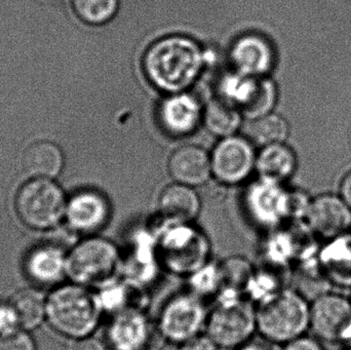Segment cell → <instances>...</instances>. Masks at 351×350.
Here are the masks:
<instances>
[{"label":"cell","instance_id":"cell-1","mask_svg":"<svg viewBox=\"0 0 351 350\" xmlns=\"http://www.w3.org/2000/svg\"><path fill=\"white\" fill-rule=\"evenodd\" d=\"M204 51L185 35L160 37L149 45L142 59L146 79L166 95L188 92L202 74Z\"/></svg>","mask_w":351,"mask_h":350},{"label":"cell","instance_id":"cell-2","mask_svg":"<svg viewBox=\"0 0 351 350\" xmlns=\"http://www.w3.org/2000/svg\"><path fill=\"white\" fill-rule=\"evenodd\" d=\"M104 314L98 293L72 282L53 288L47 295V323L70 341L93 336Z\"/></svg>","mask_w":351,"mask_h":350},{"label":"cell","instance_id":"cell-3","mask_svg":"<svg viewBox=\"0 0 351 350\" xmlns=\"http://www.w3.org/2000/svg\"><path fill=\"white\" fill-rule=\"evenodd\" d=\"M67 277L99 291L123 279V252L108 238L84 236L67 254Z\"/></svg>","mask_w":351,"mask_h":350},{"label":"cell","instance_id":"cell-4","mask_svg":"<svg viewBox=\"0 0 351 350\" xmlns=\"http://www.w3.org/2000/svg\"><path fill=\"white\" fill-rule=\"evenodd\" d=\"M156 254L162 271L188 277L210 262L212 247L193 223H160L154 228Z\"/></svg>","mask_w":351,"mask_h":350},{"label":"cell","instance_id":"cell-5","mask_svg":"<svg viewBox=\"0 0 351 350\" xmlns=\"http://www.w3.org/2000/svg\"><path fill=\"white\" fill-rule=\"evenodd\" d=\"M257 332L285 345L311 329V302L293 290L282 289L256 305Z\"/></svg>","mask_w":351,"mask_h":350},{"label":"cell","instance_id":"cell-6","mask_svg":"<svg viewBox=\"0 0 351 350\" xmlns=\"http://www.w3.org/2000/svg\"><path fill=\"white\" fill-rule=\"evenodd\" d=\"M67 201L55 179L30 178L16 191L14 211L29 229L49 232L65 219Z\"/></svg>","mask_w":351,"mask_h":350},{"label":"cell","instance_id":"cell-7","mask_svg":"<svg viewBox=\"0 0 351 350\" xmlns=\"http://www.w3.org/2000/svg\"><path fill=\"white\" fill-rule=\"evenodd\" d=\"M257 332L256 305L247 296L220 295L208 310L204 333L219 349H237Z\"/></svg>","mask_w":351,"mask_h":350},{"label":"cell","instance_id":"cell-8","mask_svg":"<svg viewBox=\"0 0 351 350\" xmlns=\"http://www.w3.org/2000/svg\"><path fill=\"white\" fill-rule=\"evenodd\" d=\"M208 314L202 298L190 291L183 292L162 305L156 328L165 340L180 345L204 332Z\"/></svg>","mask_w":351,"mask_h":350},{"label":"cell","instance_id":"cell-9","mask_svg":"<svg viewBox=\"0 0 351 350\" xmlns=\"http://www.w3.org/2000/svg\"><path fill=\"white\" fill-rule=\"evenodd\" d=\"M221 97L232 103L247 121L274 112L278 102V86L268 76L234 73L221 84Z\"/></svg>","mask_w":351,"mask_h":350},{"label":"cell","instance_id":"cell-10","mask_svg":"<svg viewBox=\"0 0 351 350\" xmlns=\"http://www.w3.org/2000/svg\"><path fill=\"white\" fill-rule=\"evenodd\" d=\"M254 147L245 137L234 135L220 139L210 153L212 176L229 186L245 182L256 168Z\"/></svg>","mask_w":351,"mask_h":350},{"label":"cell","instance_id":"cell-11","mask_svg":"<svg viewBox=\"0 0 351 350\" xmlns=\"http://www.w3.org/2000/svg\"><path fill=\"white\" fill-rule=\"evenodd\" d=\"M110 201L95 189H82L68 197L65 222L68 230L77 236H96L110 221Z\"/></svg>","mask_w":351,"mask_h":350},{"label":"cell","instance_id":"cell-12","mask_svg":"<svg viewBox=\"0 0 351 350\" xmlns=\"http://www.w3.org/2000/svg\"><path fill=\"white\" fill-rule=\"evenodd\" d=\"M319 340L337 343L351 336V301L336 293H325L311 302V329Z\"/></svg>","mask_w":351,"mask_h":350},{"label":"cell","instance_id":"cell-13","mask_svg":"<svg viewBox=\"0 0 351 350\" xmlns=\"http://www.w3.org/2000/svg\"><path fill=\"white\" fill-rule=\"evenodd\" d=\"M67 251L55 242H41L27 251L23 271L33 287L53 289L67 277Z\"/></svg>","mask_w":351,"mask_h":350},{"label":"cell","instance_id":"cell-14","mask_svg":"<svg viewBox=\"0 0 351 350\" xmlns=\"http://www.w3.org/2000/svg\"><path fill=\"white\" fill-rule=\"evenodd\" d=\"M228 57L234 72L247 76H268L276 64L274 45L267 37L255 32L235 38Z\"/></svg>","mask_w":351,"mask_h":350},{"label":"cell","instance_id":"cell-15","mask_svg":"<svg viewBox=\"0 0 351 350\" xmlns=\"http://www.w3.org/2000/svg\"><path fill=\"white\" fill-rule=\"evenodd\" d=\"M288 191L282 185L260 180L251 184L245 195V208L254 223L274 229L287 219Z\"/></svg>","mask_w":351,"mask_h":350},{"label":"cell","instance_id":"cell-16","mask_svg":"<svg viewBox=\"0 0 351 350\" xmlns=\"http://www.w3.org/2000/svg\"><path fill=\"white\" fill-rule=\"evenodd\" d=\"M204 105L188 92L167 95L158 108L160 127L170 137L191 135L202 123Z\"/></svg>","mask_w":351,"mask_h":350},{"label":"cell","instance_id":"cell-17","mask_svg":"<svg viewBox=\"0 0 351 350\" xmlns=\"http://www.w3.org/2000/svg\"><path fill=\"white\" fill-rule=\"evenodd\" d=\"M111 350H146L152 339V326L145 310L130 308L111 314L106 329Z\"/></svg>","mask_w":351,"mask_h":350},{"label":"cell","instance_id":"cell-18","mask_svg":"<svg viewBox=\"0 0 351 350\" xmlns=\"http://www.w3.org/2000/svg\"><path fill=\"white\" fill-rule=\"evenodd\" d=\"M305 220L315 236L330 242L350 232L351 209L340 195H321L311 201Z\"/></svg>","mask_w":351,"mask_h":350},{"label":"cell","instance_id":"cell-19","mask_svg":"<svg viewBox=\"0 0 351 350\" xmlns=\"http://www.w3.org/2000/svg\"><path fill=\"white\" fill-rule=\"evenodd\" d=\"M168 172L180 184L191 187L204 184L212 176L210 153L193 144L180 146L169 158Z\"/></svg>","mask_w":351,"mask_h":350},{"label":"cell","instance_id":"cell-20","mask_svg":"<svg viewBox=\"0 0 351 350\" xmlns=\"http://www.w3.org/2000/svg\"><path fill=\"white\" fill-rule=\"evenodd\" d=\"M202 201L194 187L173 183L160 191L158 199L160 221L166 223H193L199 215Z\"/></svg>","mask_w":351,"mask_h":350},{"label":"cell","instance_id":"cell-21","mask_svg":"<svg viewBox=\"0 0 351 350\" xmlns=\"http://www.w3.org/2000/svg\"><path fill=\"white\" fill-rule=\"evenodd\" d=\"M21 166L29 178L55 179L63 171L65 156L55 142L40 140L25 149Z\"/></svg>","mask_w":351,"mask_h":350},{"label":"cell","instance_id":"cell-22","mask_svg":"<svg viewBox=\"0 0 351 350\" xmlns=\"http://www.w3.org/2000/svg\"><path fill=\"white\" fill-rule=\"evenodd\" d=\"M296 168V154L285 143L261 148L256 158L255 170L260 180L274 184L282 185L293 176Z\"/></svg>","mask_w":351,"mask_h":350},{"label":"cell","instance_id":"cell-23","mask_svg":"<svg viewBox=\"0 0 351 350\" xmlns=\"http://www.w3.org/2000/svg\"><path fill=\"white\" fill-rule=\"evenodd\" d=\"M243 118L241 111L223 97L210 99L204 105L202 123L212 135L220 139L237 135Z\"/></svg>","mask_w":351,"mask_h":350},{"label":"cell","instance_id":"cell-24","mask_svg":"<svg viewBox=\"0 0 351 350\" xmlns=\"http://www.w3.org/2000/svg\"><path fill=\"white\" fill-rule=\"evenodd\" d=\"M47 298L43 290L35 287L19 290L10 298L22 330L31 332L47 322Z\"/></svg>","mask_w":351,"mask_h":350},{"label":"cell","instance_id":"cell-25","mask_svg":"<svg viewBox=\"0 0 351 350\" xmlns=\"http://www.w3.org/2000/svg\"><path fill=\"white\" fill-rule=\"evenodd\" d=\"M220 295L247 296L255 273V267L243 257H230L218 263Z\"/></svg>","mask_w":351,"mask_h":350},{"label":"cell","instance_id":"cell-26","mask_svg":"<svg viewBox=\"0 0 351 350\" xmlns=\"http://www.w3.org/2000/svg\"><path fill=\"white\" fill-rule=\"evenodd\" d=\"M245 134V138L254 146L263 148L274 144L285 143L290 134V127L285 117L271 112L249 121Z\"/></svg>","mask_w":351,"mask_h":350},{"label":"cell","instance_id":"cell-27","mask_svg":"<svg viewBox=\"0 0 351 350\" xmlns=\"http://www.w3.org/2000/svg\"><path fill=\"white\" fill-rule=\"evenodd\" d=\"M78 20L90 26H102L117 16L121 0H70Z\"/></svg>","mask_w":351,"mask_h":350},{"label":"cell","instance_id":"cell-28","mask_svg":"<svg viewBox=\"0 0 351 350\" xmlns=\"http://www.w3.org/2000/svg\"><path fill=\"white\" fill-rule=\"evenodd\" d=\"M190 292L204 298L206 296L219 295L221 290L220 271L218 263L210 261L202 268L198 269L188 277Z\"/></svg>","mask_w":351,"mask_h":350},{"label":"cell","instance_id":"cell-29","mask_svg":"<svg viewBox=\"0 0 351 350\" xmlns=\"http://www.w3.org/2000/svg\"><path fill=\"white\" fill-rule=\"evenodd\" d=\"M0 350H37V345L30 332L20 330L0 336Z\"/></svg>","mask_w":351,"mask_h":350},{"label":"cell","instance_id":"cell-30","mask_svg":"<svg viewBox=\"0 0 351 350\" xmlns=\"http://www.w3.org/2000/svg\"><path fill=\"white\" fill-rule=\"evenodd\" d=\"M22 330L19 322L18 314L8 300L0 301V336L12 334Z\"/></svg>","mask_w":351,"mask_h":350},{"label":"cell","instance_id":"cell-31","mask_svg":"<svg viewBox=\"0 0 351 350\" xmlns=\"http://www.w3.org/2000/svg\"><path fill=\"white\" fill-rule=\"evenodd\" d=\"M282 350H325L317 337L304 334L282 345Z\"/></svg>","mask_w":351,"mask_h":350},{"label":"cell","instance_id":"cell-32","mask_svg":"<svg viewBox=\"0 0 351 350\" xmlns=\"http://www.w3.org/2000/svg\"><path fill=\"white\" fill-rule=\"evenodd\" d=\"M178 350H220V349L206 333H202L178 345Z\"/></svg>","mask_w":351,"mask_h":350},{"label":"cell","instance_id":"cell-33","mask_svg":"<svg viewBox=\"0 0 351 350\" xmlns=\"http://www.w3.org/2000/svg\"><path fill=\"white\" fill-rule=\"evenodd\" d=\"M235 350H282V347L259 335V337L254 336Z\"/></svg>","mask_w":351,"mask_h":350},{"label":"cell","instance_id":"cell-34","mask_svg":"<svg viewBox=\"0 0 351 350\" xmlns=\"http://www.w3.org/2000/svg\"><path fill=\"white\" fill-rule=\"evenodd\" d=\"M68 350H108L101 341L93 336L71 340Z\"/></svg>","mask_w":351,"mask_h":350},{"label":"cell","instance_id":"cell-35","mask_svg":"<svg viewBox=\"0 0 351 350\" xmlns=\"http://www.w3.org/2000/svg\"><path fill=\"white\" fill-rule=\"evenodd\" d=\"M340 197L351 209V171L344 177L340 185Z\"/></svg>","mask_w":351,"mask_h":350},{"label":"cell","instance_id":"cell-36","mask_svg":"<svg viewBox=\"0 0 351 350\" xmlns=\"http://www.w3.org/2000/svg\"><path fill=\"white\" fill-rule=\"evenodd\" d=\"M348 350H351V347H350V349H348Z\"/></svg>","mask_w":351,"mask_h":350},{"label":"cell","instance_id":"cell-37","mask_svg":"<svg viewBox=\"0 0 351 350\" xmlns=\"http://www.w3.org/2000/svg\"><path fill=\"white\" fill-rule=\"evenodd\" d=\"M108 350H111V349H108Z\"/></svg>","mask_w":351,"mask_h":350}]
</instances>
